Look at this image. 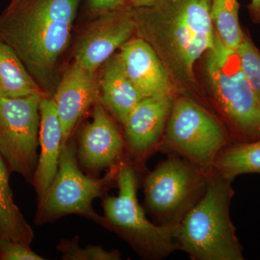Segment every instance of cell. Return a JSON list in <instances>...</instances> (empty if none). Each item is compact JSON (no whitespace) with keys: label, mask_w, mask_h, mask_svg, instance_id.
<instances>
[{"label":"cell","mask_w":260,"mask_h":260,"mask_svg":"<svg viewBox=\"0 0 260 260\" xmlns=\"http://www.w3.org/2000/svg\"><path fill=\"white\" fill-rule=\"evenodd\" d=\"M175 96L143 98L123 123L126 150L144 160L159 148Z\"/></svg>","instance_id":"4fadbf2b"},{"label":"cell","mask_w":260,"mask_h":260,"mask_svg":"<svg viewBox=\"0 0 260 260\" xmlns=\"http://www.w3.org/2000/svg\"><path fill=\"white\" fill-rule=\"evenodd\" d=\"M138 182L133 166L121 162L116 177L119 192L104 200L100 224L124 239L140 257L162 259L179 250V225H160L148 220L137 197Z\"/></svg>","instance_id":"5b68a950"},{"label":"cell","mask_w":260,"mask_h":260,"mask_svg":"<svg viewBox=\"0 0 260 260\" xmlns=\"http://www.w3.org/2000/svg\"><path fill=\"white\" fill-rule=\"evenodd\" d=\"M123 68L143 96H174L176 88L155 50L141 38L133 37L119 49Z\"/></svg>","instance_id":"5bb4252c"},{"label":"cell","mask_w":260,"mask_h":260,"mask_svg":"<svg viewBox=\"0 0 260 260\" xmlns=\"http://www.w3.org/2000/svg\"><path fill=\"white\" fill-rule=\"evenodd\" d=\"M153 1V0H126V6L139 8V7L147 6Z\"/></svg>","instance_id":"484cf974"},{"label":"cell","mask_w":260,"mask_h":260,"mask_svg":"<svg viewBox=\"0 0 260 260\" xmlns=\"http://www.w3.org/2000/svg\"><path fill=\"white\" fill-rule=\"evenodd\" d=\"M206 54L212 99L233 143L260 139V102L246 79L237 51L215 34V45Z\"/></svg>","instance_id":"277c9868"},{"label":"cell","mask_w":260,"mask_h":260,"mask_svg":"<svg viewBox=\"0 0 260 260\" xmlns=\"http://www.w3.org/2000/svg\"><path fill=\"white\" fill-rule=\"evenodd\" d=\"M247 8L252 21L260 23V0H250Z\"/></svg>","instance_id":"d4e9b609"},{"label":"cell","mask_w":260,"mask_h":260,"mask_svg":"<svg viewBox=\"0 0 260 260\" xmlns=\"http://www.w3.org/2000/svg\"><path fill=\"white\" fill-rule=\"evenodd\" d=\"M237 51L246 79L260 102V51L245 32Z\"/></svg>","instance_id":"44dd1931"},{"label":"cell","mask_w":260,"mask_h":260,"mask_svg":"<svg viewBox=\"0 0 260 260\" xmlns=\"http://www.w3.org/2000/svg\"><path fill=\"white\" fill-rule=\"evenodd\" d=\"M35 94L47 95L16 53L0 40V99Z\"/></svg>","instance_id":"e0dca14e"},{"label":"cell","mask_w":260,"mask_h":260,"mask_svg":"<svg viewBox=\"0 0 260 260\" xmlns=\"http://www.w3.org/2000/svg\"><path fill=\"white\" fill-rule=\"evenodd\" d=\"M84 15L81 25H75L70 47L72 61L98 73L106 61L135 37L134 20L129 6Z\"/></svg>","instance_id":"30bf717a"},{"label":"cell","mask_w":260,"mask_h":260,"mask_svg":"<svg viewBox=\"0 0 260 260\" xmlns=\"http://www.w3.org/2000/svg\"><path fill=\"white\" fill-rule=\"evenodd\" d=\"M15 1H17V0H10V2H11V3H13V2Z\"/></svg>","instance_id":"4316f807"},{"label":"cell","mask_w":260,"mask_h":260,"mask_svg":"<svg viewBox=\"0 0 260 260\" xmlns=\"http://www.w3.org/2000/svg\"><path fill=\"white\" fill-rule=\"evenodd\" d=\"M233 181L212 169L204 195L179 224V250L191 259H244L242 246L230 217Z\"/></svg>","instance_id":"3957f363"},{"label":"cell","mask_w":260,"mask_h":260,"mask_svg":"<svg viewBox=\"0 0 260 260\" xmlns=\"http://www.w3.org/2000/svg\"><path fill=\"white\" fill-rule=\"evenodd\" d=\"M98 74L99 101L111 115L123 124L131 111L144 97L126 75L118 52L102 65Z\"/></svg>","instance_id":"2e32d148"},{"label":"cell","mask_w":260,"mask_h":260,"mask_svg":"<svg viewBox=\"0 0 260 260\" xmlns=\"http://www.w3.org/2000/svg\"><path fill=\"white\" fill-rule=\"evenodd\" d=\"M232 144L227 130L213 114L190 98H174L158 148L209 172L219 153Z\"/></svg>","instance_id":"52a82bcc"},{"label":"cell","mask_w":260,"mask_h":260,"mask_svg":"<svg viewBox=\"0 0 260 260\" xmlns=\"http://www.w3.org/2000/svg\"><path fill=\"white\" fill-rule=\"evenodd\" d=\"M126 0H83L84 14L110 11L126 6Z\"/></svg>","instance_id":"cb8c5ba5"},{"label":"cell","mask_w":260,"mask_h":260,"mask_svg":"<svg viewBox=\"0 0 260 260\" xmlns=\"http://www.w3.org/2000/svg\"><path fill=\"white\" fill-rule=\"evenodd\" d=\"M212 0H153L131 8L135 36L153 48L175 88L195 83L194 66L215 42Z\"/></svg>","instance_id":"7a4b0ae2"},{"label":"cell","mask_w":260,"mask_h":260,"mask_svg":"<svg viewBox=\"0 0 260 260\" xmlns=\"http://www.w3.org/2000/svg\"><path fill=\"white\" fill-rule=\"evenodd\" d=\"M91 116L80 133L77 156L80 164L92 172L119 167L126 149L124 136L100 101L92 108Z\"/></svg>","instance_id":"8fae6325"},{"label":"cell","mask_w":260,"mask_h":260,"mask_svg":"<svg viewBox=\"0 0 260 260\" xmlns=\"http://www.w3.org/2000/svg\"><path fill=\"white\" fill-rule=\"evenodd\" d=\"M210 171L171 154L149 173L143 188L145 205L154 223L179 225L204 195Z\"/></svg>","instance_id":"8992f818"},{"label":"cell","mask_w":260,"mask_h":260,"mask_svg":"<svg viewBox=\"0 0 260 260\" xmlns=\"http://www.w3.org/2000/svg\"><path fill=\"white\" fill-rule=\"evenodd\" d=\"M213 169L231 179L242 174H260V139L229 145L219 153Z\"/></svg>","instance_id":"d6986e66"},{"label":"cell","mask_w":260,"mask_h":260,"mask_svg":"<svg viewBox=\"0 0 260 260\" xmlns=\"http://www.w3.org/2000/svg\"><path fill=\"white\" fill-rule=\"evenodd\" d=\"M83 0H17L0 13V40L53 96Z\"/></svg>","instance_id":"6da1fadb"},{"label":"cell","mask_w":260,"mask_h":260,"mask_svg":"<svg viewBox=\"0 0 260 260\" xmlns=\"http://www.w3.org/2000/svg\"><path fill=\"white\" fill-rule=\"evenodd\" d=\"M239 0H212L210 18L215 34L228 47L237 50L244 32L239 22Z\"/></svg>","instance_id":"ffe728a7"},{"label":"cell","mask_w":260,"mask_h":260,"mask_svg":"<svg viewBox=\"0 0 260 260\" xmlns=\"http://www.w3.org/2000/svg\"><path fill=\"white\" fill-rule=\"evenodd\" d=\"M0 259L44 260L30 246L5 237H0Z\"/></svg>","instance_id":"603a6c76"},{"label":"cell","mask_w":260,"mask_h":260,"mask_svg":"<svg viewBox=\"0 0 260 260\" xmlns=\"http://www.w3.org/2000/svg\"><path fill=\"white\" fill-rule=\"evenodd\" d=\"M77 148L68 140L61 146L59 168L44 199L39 203L37 223L54 221L70 214H77L100 224L102 216L93 208V200L102 198L116 182L119 167L110 169L104 177L85 175L78 167Z\"/></svg>","instance_id":"ba28073f"},{"label":"cell","mask_w":260,"mask_h":260,"mask_svg":"<svg viewBox=\"0 0 260 260\" xmlns=\"http://www.w3.org/2000/svg\"><path fill=\"white\" fill-rule=\"evenodd\" d=\"M34 234L13 199L6 162L0 155V237L30 246Z\"/></svg>","instance_id":"ac0fdd59"},{"label":"cell","mask_w":260,"mask_h":260,"mask_svg":"<svg viewBox=\"0 0 260 260\" xmlns=\"http://www.w3.org/2000/svg\"><path fill=\"white\" fill-rule=\"evenodd\" d=\"M52 98L61 123L63 145L71 138L85 114L99 102V74L72 61L61 71Z\"/></svg>","instance_id":"7c38bea8"},{"label":"cell","mask_w":260,"mask_h":260,"mask_svg":"<svg viewBox=\"0 0 260 260\" xmlns=\"http://www.w3.org/2000/svg\"><path fill=\"white\" fill-rule=\"evenodd\" d=\"M64 260H119L121 255L117 250H106L101 246H87L81 248L77 238L62 240L57 246Z\"/></svg>","instance_id":"7402d4cb"},{"label":"cell","mask_w":260,"mask_h":260,"mask_svg":"<svg viewBox=\"0 0 260 260\" xmlns=\"http://www.w3.org/2000/svg\"><path fill=\"white\" fill-rule=\"evenodd\" d=\"M47 95L0 99V155L11 172L32 183L38 164L41 101Z\"/></svg>","instance_id":"9c48e42d"},{"label":"cell","mask_w":260,"mask_h":260,"mask_svg":"<svg viewBox=\"0 0 260 260\" xmlns=\"http://www.w3.org/2000/svg\"><path fill=\"white\" fill-rule=\"evenodd\" d=\"M40 127L39 142L41 153L32 184L40 203L49 189L59 168L63 143L62 130L51 96H44L39 106Z\"/></svg>","instance_id":"9a60e30c"}]
</instances>
